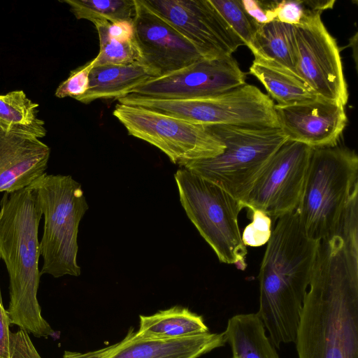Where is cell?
<instances>
[{
	"label": "cell",
	"instance_id": "cell-1",
	"mask_svg": "<svg viewBox=\"0 0 358 358\" xmlns=\"http://www.w3.org/2000/svg\"><path fill=\"white\" fill-rule=\"evenodd\" d=\"M298 358H358V226L318 243L294 341Z\"/></svg>",
	"mask_w": 358,
	"mask_h": 358
},
{
	"label": "cell",
	"instance_id": "cell-2",
	"mask_svg": "<svg viewBox=\"0 0 358 358\" xmlns=\"http://www.w3.org/2000/svg\"><path fill=\"white\" fill-rule=\"evenodd\" d=\"M275 222L258 275L257 313L279 348L295 341L319 241L306 236L296 211Z\"/></svg>",
	"mask_w": 358,
	"mask_h": 358
},
{
	"label": "cell",
	"instance_id": "cell-3",
	"mask_svg": "<svg viewBox=\"0 0 358 358\" xmlns=\"http://www.w3.org/2000/svg\"><path fill=\"white\" fill-rule=\"evenodd\" d=\"M42 215L31 187L3 193L0 201V259L9 276V322L36 337L46 338L54 336L55 331L43 317L37 299L41 277L38 232Z\"/></svg>",
	"mask_w": 358,
	"mask_h": 358
},
{
	"label": "cell",
	"instance_id": "cell-4",
	"mask_svg": "<svg viewBox=\"0 0 358 358\" xmlns=\"http://www.w3.org/2000/svg\"><path fill=\"white\" fill-rule=\"evenodd\" d=\"M357 191L358 157L355 150L337 145L313 148L295 210L306 236L320 241L333 233Z\"/></svg>",
	"mask_w": 358,
	"mask_h": 358
},
{
	"label": "cell",
	"instance_id": "cell-5",
	"mask_svg": "<svg viewBox=\"0 0 358 358\" xmlns=\"http://www.w3.org/2000/svg\"><path fill=\"white\" fill-rule=\"evenodd\" d=\"M206 127L224 144V151L183 168L218 185L244 205L262 171L287 138L280 128Z\"/></svg>",
	"mask_w": 358,
	"mask_h": 358
},
{
	"label": "cell",
	"instance_id": "cell-6",
	"mask_svg": "<svg viewBox=\"0 0 358 358\" xmlns=\"http://www.w3.org/2000/svg\"><path fill=\"white\" fill-rule=\"evenodd\" d=\"M29 187L44 216L41 275L79 276L78 227L89 208L81 185L71 176L45 173Z\"/></svg>",
	"mask_w": 358,
	"mask_h": 358
},
{
	"label": "cell",
	"instance_id": "cell-7",
	"mask_svg": "<svg viewBox=\"0 0 358 358\" xmlns=\"http://www.w3.org/2000/svg\"><path fill=\"white\" fill-rule=\"evenodd\" d=\"M174 178L184 210L219 261L244 271L248 252L238 222L243 203L185 168L179 169Z\"/></svg>",
	"mask_w": 358,
	"mask_h": 358
},
{
	"label": "cell",
	"instance_id": "cell-8",
	"mask_svg": "<svg viewBox=\"0 0 358 358\" xmlns=\"http://www.w3.org/2000/svg\"><path fill=\"white\" fill-rule=\"evenodd\" d=\"M118 101L203 126L279 128L273 101L248 84L206 98L160 99L129 94Z\"/></svg>",
	"mask_w": 358,
	"mask_h": 358
},
{
	"label": "cell",
	"instance_id": "cell-9",
	"mask_svg": "<svg viewBox=\"0 0 358 358\" xmlns=\"http://www.w3.org/2000/svg\"><path fill=\"white\" fill-rule=\"evenodd\" d=\"M113 115L129 135L159 149L180 167L215 157L224 144L206 126L139 106L117 103Z\"/></svg>",
	"mask_w": 358,
	"mask_h": 358
},
{
	"label": "cell",
	"instance_id": "cell-10",
	"mask_svg": "<svg viewBox=\"0 0 358 358\" xmlns=\"http://www.w3.org/2000/svg\"><path fill=\"white\" fill-rule=\"evenodd\" d=\"M313 148L287 141L270 159L256 180L245 208L263 211L272 222L296 210Z\"/></svg>",
	"mask_w": 358,
	"mask_h": 358
},
{
	"label": "cell",
	"instance_id": "cell-11",
	"mask_svg": "<svg viewBox=\"0 0 358 358\" xmlns=\"http://www.w3.org/2000/svg\"><path fill=\"white\" fill-rule=\"evenodd\" d=\"M297 45L296 72L320 98L343 106L348 103V85L336 39L321 17L294 26Z\"/></svg>",
	"mask_w": 358,
	"mask_h": 358
},
{
	"label": "cell",
	"instance_id": "cell-12",
	"mask_svg": "<svg viewBox=\"0 0 358 358\" xmlns=\"http://www.w3.org/2000/svg\"><path fill=\"white\" fill-rule=\"evenodd\" d=\"M245 78L232 56L203 58L168 75L152 78L129 94L160 99L206 98L246 84Z\"/></svg>",
	"mask_w": 358,
	"mask_h": 358
},
{
	"label": "cell",
	"instance_id": "cell-13",
	"mask_svg": "<svg viewBox=\"0 0 358 358\" xmlns=\"http://www.w3.org/2000/svg\"><path fill=\"white\" fill-rule=\"evenodd\" d=\"M186 37L204 58L232 56L241 39L210 0H145Z\"/></svg>",
	"mask_w": 358,
	"mask_h": 358
},
{
	"label": "cell",
	"instance_id": "cell-14",
	"mask_svg": "<svg viewBox=\"0 0 358 358\" xmlns=\"http://www.w3.org/2000/svg\"><path fill=\"white\" fill-rule=\"evenodd\" d=\"M134 36L139 63L153 78L168 75L204 58L195 46L145 0H134Z\"/></svg>",
	"mask_w": 358,
	"mask_h": 358
},
{
	"label": "cell",
	"instance_id": "cell-15",
	"mask_svg": "<svg viewBox=\"0 0 358 358\" xmlns=\"http://www.w3.org/2000/svg\"><path fill=\"white\" fill-rule=\"evenodd\" d=\"M274 108L287 140L312 148L336 145L348 122L343 106L322 98L291 106L275 103Z\"/></svg>",
	"mask_w": 358,
	"mask_h": 358
},
{
	"label": "cell",
	"instance_id": "cell-16",
	"mask_svg": "<svg viewBox=\"0 0 358 358\" xmlns=\"http://www.w3.org/2000/svg\"><path fill=\"white\" fill-rule=\"evenodd\" d=\"M223 332L176 339L142 338L133 328L113 345L85 352L64 351L62 358H198L226 344Z\"/></svg>",
	"mask_w": 358,
	"mask_h": 358
},
{
	"label": "cell",
	"instance_id": "cell-17",
	"mask_svg": "<svg viewBox=\"0 0 358 358\" xmlns=\"http://www.w3.org/2000/svg\"><path fill=\"white\" fill-rule=\"evenodd\" d=\"M50 148L38 138L0 128V192L29 187L46 173Z\"/></svg>",
	"mask_w": 358,
	"mask_h": 358
},
{
	"label": "cell",
	"instance_id": "cell-18",
	"mask_svg": "<svg viewBox=\"0 0 358 358\" xmlns=\"http://www.w3.org/2000/svg\"><path fill=\"white\" fill-rule=\"evenodd\" d=\"M153 78L139 62L94 66L89 76L87 91L76 100L88 104L96 99H119Z\"/></svg>",
	"mask_w": 358,
	"mask_h": 358
},
{
	"label": "cell",
	"instance_id": "cell-19",
	"mask_svg": "<svg viewBox=\"0 0 358 358\" xmlns=\"http://www.w3.org/2000/svg\"><path fill=\"white\" fill-rule=\"evenodd\" d=\"M250 50L255 59L298 76L294 26L277 20L257 24Z\"/></svg>",
	"mask_w": 358,
	"mask_h": 358
},
{
	"label": "cell",
	"instance_id": "cell-20",
	"mask_svg": "<svg viewBox=\"0 0 358 358\" xmlns=\"http://www.w3.org/2000/svg\"><path fill=\"white\" fill-rule=\"evenodd\" d=\"M223 334L232 358H280L257 313L233 315Z\"/></svg>",
	"mask_w": 358,
	"mask_h": 358
},
{
	"label": "cell",
	"instance_id": "cell-21",
	"mask_svg": "<svg viewBox=\"0 0 358 358\" xmlns=\"http://www.w3.org/2000/svg\"><path fill=\"white\" fill-rule=\"evenodd\" d=\"M136 335L142 338L176 339L209 332L203 317L181 306L160 310L152 315H140Z\"/></svg>",
	"mask_w": 358,
	"mask_h": 358
},
{
	"label": "cell",
	"instance_id": "cell-22",
	"mask_svg": "<svg viewBox=\"0 0 358 358\" xmlns=\"http://www.w3.org/2000/svg\"><path fill=\"white\" fill-rule=\"evenodd\" d=\"M249 73L264 85L268 96L279 106L315 101L319 97L299 77L255 59Z\"/></svg>",
	"mask_w": 358,
	"mask_h": 358
},
{
	"label": "cell",
	"instance_id": "cell-23",
	"mask_svg": "<svg viewBox=\"0 0 358 358\" xmlns=\"http://www.w3.org/2000/svg\"><path fill=\"white\" fill-rule=\"evenodd\" d=\"M38 104L24 91L0 95V128L8 133L35 137L45 136V122L38 117Z\"/></svg>",
	"mask_w": 358,
	"mask_h": 358
},
{
	"label": "cell",
	"instance_id": "cell-24",
	"mask_svg": "<svg viewBox=\"0 0 358 358\" xmlns=\"http://www.w3.org/2000/svg\"><path fill=\"white\" fill-rule=\"evenodd\" d=\"M78 20H107L114 23L132 22L135 15L134 0H64Z\"/></svg>",
	"mask_w": 358,
	"mask_h": 358
},
{
	"label": "cell",
	"instance_id": "cell-25",
	"mask_svg": "<svg viewBox=\"0 0 358 358\" xmlns=\"http://www.w3.org/2000/svg\"><path fill=\"white\" fill-rule=\"evenodd\" d=\"M107 20L93 22L97 30L100 50L94 58V66L129 64L141 61V52L134 37L127 41L113 39L107 31Z\"/></svg>",
	"mask_w": 358,
	"mask_h": 358
},
{
	"label": "cell",
	"instance_id": "cell-26",
	"mask_svg": "<svg viewBox=\"0 0 358 358\" xmlns=\"http://www.w3.org/2000/svg\"><path fill=\"white\" fill-rule=\"evenodd\" d=\"M335 1L294 0L271 1L274 20L293 26L307 24L333 8Z\"/></svg>",
	"mask_w": 358,
	"mask_h": 358
},
{
	"label": "cell",
	"instance_id": "cell-27",
	"mask_svg": "<svg viewBox=\"0 0 358 358\" xmlns=\"http://www.w3.org/2000/svg\"><path fill=\"white\" fill-rule=\"evenodd\" d=\"M229 27L250 50L257 24L246 13L240 0H210Z\"/></svg>",
	"mask_w": 358,
	"mask_h": 358
},
{
	"label": "cell",
	"instance_id": "cell-28",
	"mask_svg": "<svg viewBox=\"0 0 358 358\" xmlns=\"http://www.w3.org/2000/svg\"><path fill=\"white\" fill-rule=\"evenodd\" d=\"M252 222L248 224L241 235L245 246L259 247L266 244L271 236L272 220L263 211L251 208Z\"/></svg>",
	"mask_w": 358,
	"mask_h": 358
},
{
	"label": "cell",
	"instance_id": "cell-29",
	"mask_svg": "<svg viewBox=\"0 0 358 358\" xmlns=\"http://www.w3.org/2000/svg\"><path fill=\"white\" fill-rule=\"evenodd\" d=\"M94 59L71 71L69 77L56 89L58 98L72 97L75 99L83 95L89 88V76L94 67Z\"/></svg>",
	"mask_w": 358,
	"mask_h": 358
},
{
	"label": "cell",
	"instance_id": "cell-30",
	"mask_svg": "<svg viewBox=\"0 0 358 358\" xmlns=\"http://www.w3.org/2000/svg\"><path fill=\"white\" fill-rule=\"evenodd\" d=\"M241 3L246 13L257 24H264L274 20L271 2L242 0Z\"/></svg>",
	"mask_w": 358,
	"mask_h": 358
},
{
	"label": "cell",
	"instance_id": "cell-31",
	"mask_svg": "<svg viewBox=\"0 0 358 358\" xmlns=\"http://www.w3.org/2000/svg\"><path fill=\"white\" fill-rule=\"evenodd\" d=\"M10 322L0 299V357L9 358Z\"/></svg>",
	"mask_w": 358,
	"mask_h": 358
},
{
	"label": "cell",
	"instance_id": "cell-32",
	"mask_svg": "<svg viewBox=\"0 0 358 358\" xmlns=\"http://www.w3.org/2000/svg\"><path fill=\"white\" fill-rule=\"evenodd\" d=\"M1 358V357H0Z\"/></svg>",
	"mask_w": 358,
	"mask_h": 358
}]
</instances>
